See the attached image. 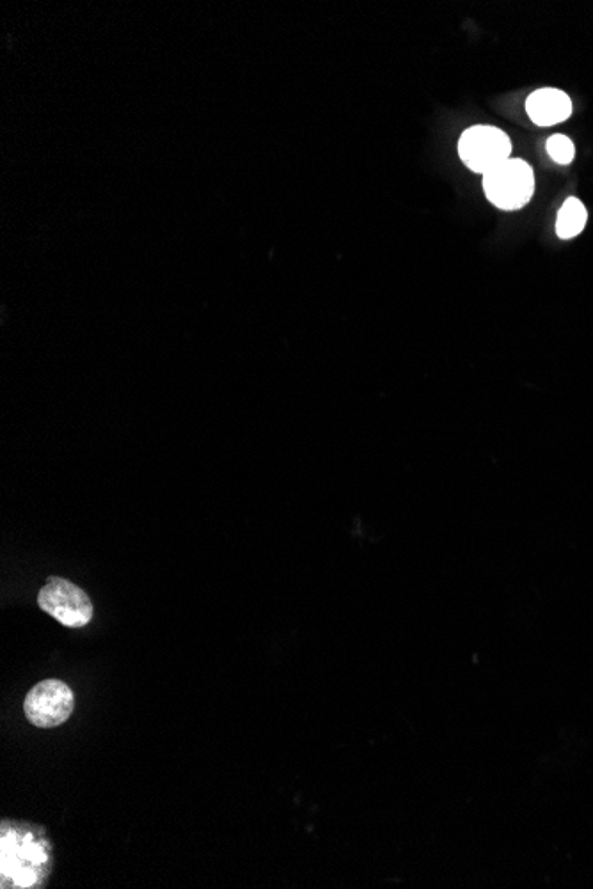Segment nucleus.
I'll return each mask as SVG.
<instances>
[{"label": "nucleus", "mask_w": 593, "mask_h": 889, "mask_svg": "<svg viewBox=\"0 0 593 889\" xmlns=\"http://www.w3.org/2000/svg\"><path fill=\"white\" fill-rule=\"evenodd\" d=\"M52 870V845L43 827L27 822H2V863L0 886L43 888Z\"/></svg>", "instance_id": "nucleus-1"}, {"label": "nucleus", "mask_w": 593, "mask_h": 889, "mask_svg": "<svg viewBox=\"0 0 593 889\" xmlns=\"http://www.w3.org/2000/svg\"><path fill=\"white\" fill-rule=\"evenodd\" d=\"M482 185L492 205L505 212H515L530 203L535 192V174L528 162L508 158L507 162L483 174Z\"/></svg>", "instance_id": "nucleus-2"}, {"label": "nucleus", "mask_w": 593, "mask_h": 889, "mask_svg": "<svg viewBox=\"0 0 593 889\" xmlns=\"http://www.w3.org/2000/svg\"><path fill=\"white\" fill-rule=\"evenodd\" d=\"M38 606L70 629H82L93 620V602L86 591L63 577H50L40 590Z\"/></svg>", "instance_id": "nucleus-3"}, {"label": "nucleus", "mask_w": 593, "mask_h": 889, "mask_svg": "<svg viewBox=\"0 0 593 889\" xmlns=\"http://www.w3.org/2000/svg\"><path fill=\"white\" fill-rule=\"evenodd\" d=\"M512 153V141L496 126L478 125L467 128L460 135L459 157L473 173H489L507 162Z\"/></svg>", "instance_id": "nucleus-4"}, {"label": "nucleus", "mask_w": 593, "mask_h": 889, "mask_svg": "<svg viewBox=\"0 0 593 889\" xmlns=\"http://www.w3.org/2000/svg\"><path fill=\"white\" fill-rule=\"evenodd\" d=\"M75 709L73 691L56 678H48L34 685L25 696L24 712L36 728H57L66 723Z\"/></svg>", "instance_id": "nucleus-5"}, {"label": "nucleus", "mask_w": 593, "mask_h": 889, "mask_svg": "<svg viewBox=\"0 0 593 889\" xmlns=\"http://www.w3.org/2000/svg\"><path fill=\"white\" fill-rule=\"evenodd\" d=\"M526 111L535 125L553 126L570 118L572 102L565 91L544 87L531 93Z\"/></svg>", "instance_id": "nucleus-6"}, {"label": "nucleus", "mask_w": 593, "mask_h": 889, "mask_svg": "<svg viewBox=\"0 0 593 889\" xmlns=\"http://www.w3.org/2000/svg\"><path fill=\"white\" fill-rule=\"evenodd\" d=\"M586 221H588V212H586L585 205L579 201L578 197H569L558 212L556 235L562 240L576 238L585 229Z\"/></svg>", "instance_id": "nucleus-7"}, {"label": "nucleus", "mask_w": 593, "mask_h": 889, "mask_svg": "<svg viewBox=\"0 0 593 889\" xmlns=\"http://www.w3.org/2000/svg\"><path fill=\"white\" fill-rule=\"evenodd\" d=\"M547 153L560 166H569L576 157V146L567 135L556 134L547 139Z\"/></svg>", "instance_id": "nucleus-8"}]
</instances>
